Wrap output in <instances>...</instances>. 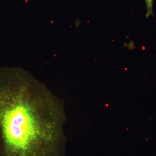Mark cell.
<instances>
[{
  "mask_svg": "<svg viewBox=\"0 0 156 156\" xmlns=\"http://www.w3.org/2000/svg\"><path fill=\"white\" fill-rule=\"evenodd\" d=\"M145 2L147 10L146 17L147 18L150 16H154V0H145Z\"/></svg>",
  "mask_w": 156,
  "mask_h": 156,
  "instance_id": "7a4b0ae2",
  "label": "cell"
},
{
  "mask_svg": "<svg viewBox=\"0 0 156 156\" xmlns=\"http://www.w3.org/2000/svg\"><path fill=\"white\" fill-rule=\"evenodd\" d=\"M63 113L59 99L28 84L0 85L4 156H62Z\"/></svg>",
  "mask_w": 156,
  "mask_h": 156,
  "instance_id": "6da1fadb",
  "label": "cell"
}]
</instances>
